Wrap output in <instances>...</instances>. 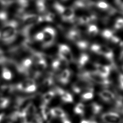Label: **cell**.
<instances>
[{
  "instance_id": "1",
  "label": "cell",
  "mask_w": 123,
  "mask_h": 123,
  "mask_svg": "<svg viewBox=\"0 0 123 123\" xmlns=\"http://www.w3.org/2000/svg\"><path fill=\"white\" fill-rule=\"evenodd\" d=\"M78 76L79 79L87 80L92 83L99 84L104 86L108 87L112 84L111 80L108 79V78L103 77L95 71L82 72Z\"/></svg>"
},
{
  "instance_id": "34",
  "label": "cell",
  "mask_w": 123,
  "mask_h": 123,
  "mask_svg": "<svg viewBox=\"0 0 123 123\" xmlns=\"http://www.w3.org/2000/svg\"><path fill=\"white\" fill-rule=\"evenodd\" d=\"M80 123H98L96 121L93 119H83L81 121Z\"/></svg>"
},
{
  "instance_id": "30",
  "label": "cell",
  "mask_w": 123,
  "mask_h": 123,
  "mask_svg": "<svg viewBox=\"0 0 123 123\" xmlns=\"http://www.w3.org/2000/svg\"><path fill=\"white\" fill-rule=\"evenodd\" d=\"M91 18L86 15H83L79 18V23L81 24H88L90 22Z\"/></svg>"
},
{
  "instance_id": "5",
  "label": "cell",
  "mask_w": 123,
  "mask_h": 123,
  "mask_svg": "<svg viewBox=\"0 0 123 123\" xmlns=\"http://www.w3.org/2000/svg\"><path fill=\"white\" fill-rule=\"evenodd\" d=\"M54 7L56 11L60 15L65 21H71L74 17V10L72 8L66 7L61 4L56 2L54 4Z\"/></svg>"
},
{
  "instance_id": "16",
  "label": "cell",
  "mask_w": 123,
  "mask_h": 123,
  "mask_svg": "<svg viewBox=\"0 0 123 123\" xmlns=\"http://www.w3.org/2000/svg\"><path fill=\"white\" fill-rule=\"evenodd\" d=\"M50 113L53 118H60L62 119L63 118H67V115L65 111L60 107H54L50 109Z\"/></svg>"
},
{
  "instance_id": "9",
  "label": "cell",
  "mask_w": 123,
  "mask_h": 123,
  "mask_svg": "<svg viewBox=\"0 0 123 123\" xmlns=\"http://www.w3.org/2000/svg\"><path fill=\"white\" fill-rule=\"evenodd\" d=\"M92 87V83L87 80L79 79L72 85V90L75 94H80L89 87Z\"/></svg>"
},
{
  "instance_id": "26",
  "label": "cell",
  "mask_w": 123,
  "mask_h": 123,
  "mask_svg": "<svg viewBox=\"0 0 123 123\" xmlns=\"http://www.w3.org/2000/svg\"><path fill=\"white\" fill-rule=\"evenodd\" d=\"M37 7L39 12H43L46 9V5L44 0H37Z\"/></svg>"
},
{
  "instance_id": "7",
  "label": "cell",
  "mask_w": 123,
  "mask_h": 123,
  "mask_svg": "<svg viewBox=\"0 0 123 123\" xmlns=\"http://www.w3.org/2000/svg\"><path fill=\"white\" fill-rule=\"evenodd\" d=\"M58 57L65 61L68 64L74 61L71 49L68 46L65 44H59L58 48Z\"/></svg>"
},
{
  "instance_id": "4",
  "label": "cell",
  "mask_w": 123,
  "mask_h": 123,
  "mask_svg": "<svg viewBox=\"0 0 123 123\" xmlns=\"http://www.w3.org/2000/svg\"><path fill=\"white\" fill-rule=\"evenodd\" d=\"M67 37L76 44L81 50H86L88 47V43L82 39L81 35L77 31H71L67 34Z\"/></svg>"
},
{
  "instance_id": "18",
  "label": "cell",
  "mask_w": 123,
  "mask_h": 123,
  "mask_svg": "<svg viewBox=\"0 0 123 123\" xmlns=\"http://www.w3.org/2000/svg\"><path fill=\"white\" fill-rule=\"evenodd\" d=\"M90 61V56L86 53H82L78 58L77 62L78 68L82 69Z\"/></svg>"
},
{
  "instance_id": "39",
  "label": "cell",
  "mask_w": 123,
  "mask_h": 123,
  "mask_svg": "<svg viewBox=\"0 0 123 123\" xmlns=\"http://www.w3.org/2000/svg\"><path fill=\"white\" fill-rule=\"evenodd\" d=\"M63 1H66V0H63Z\"/></svg>"
},
{
  "instance_id": "23",
  "label": "cell",
  "mask_w": 123,
  "mask_h": 123,
  "mask_svg": "<svg viewBox=\"0 0 123 123\" xmlns=\"http://www.w3.org/2000/svg\"><path fill=\"white\" fill-rule=\"evenodd\" d=\"M1 76L6 80H10L12 78V73L9 68L4 67L2 69Z\"/></svg>"
},
{
  "instance_id": "33",
  "label": "cell",
  "mask_w": 123,
  "mask_h": 123,
  "mask_svg": "<svg viewBox=\"0 0 123 123\" xmlns=\"http://www.w3.org/2000/svg\"><path fill=\"white\" fill-rule=\"evenodd\" d=\"M18 3L22 7H26L28 6V2L30 0H18Z\"/></svg>"
},
{
  "instance_id": "12",
  "label": "cell",
  "mask_w": 123,
  "mask_h": 123,
  "mask_svg": "<svg viewBox=\"0 0 123 123\" xmlns=\"http://www.w3.org/2000/svg\"><path fill=\"white\" fill-rule=\"evenodd\" d=\"M55 92L56 94H58L63 102L66 103H72L73 102V97L71 93L67 92L63 89L60 87H56L55 88Z\"/></svg>"
},
{
  "instance_id": "37",
  "label": "cell",
  "mask_w": 123,
  "mask_h": 123,
  "mask_svg": "<svg viewBox=\"0 0 123 123\" xmlns=\"http://www.w3.org/2000/svg\"><path fill=\"white\" fill-rule=\"evenodd\" d=\"M119 59L121 61L123 62V50L120 52V55H119Z\"/></svg>"
},
{
  "instance_id": "28",
  "label": "cell",
  "mask_w": 123,
  "mask_h": 123,
  "mask_svg": "<svg viewBox=\"0 0 123 123\" xmlns=\"http://www.w3.org/2000/svg\"><path fill=\"white\" fill-rule=\"evenodd\" d=\"M55 18V15L54 14L52 13V12H48L47 13L44 17H43V20H46V21H48V22H52L53 21Z\"/></svg>"
},
{
  "instance_id": "2",
  "label": "cell",
  "mask_w": 123,
  "mask_h": 123,
  "mask_svg": "<svg viewBox=\"0 0 123 123\" xmlns=\"http://www.w3.org/2000/svg\"><path fill=\"white\" fill-rule=\"evenodd\" d=\"M17 23L12 21L7 23L2 29L0 33V38L5 43H11L15 39L17 35Z\"/></svg>"
},
{
  "instance_id": "11",
  "label": "cell",
  "mask_w": 123,
  "mask_h": 123,
  "mask_svg": "<svg viewBox=\"0 0 123 123\" xmlns=\"http://www.w3.org/2000/svg\"><path fill=\"white\" fill-rule=\"evenodd\" d=\"M104 123H119L120 120V114L117 112H108L103 113L101 117Z\"/></svg>"
},
{
  "instance_id": "19",
  "label": "cell",
  "mask_w": 123,
  "mask_h": 123,
  "mask_svg": "<svg viewBox=\"0 0 123 123\" xmlns=\"http://www.w3.org/2000/svg\"><path fill=\"white\" fill-rule=\"evenodd\" d=\"M94 97V88L92 87L86 89L82 92L81 95V99L83 101H88L92 99Z\"/></svg>"
},
{
  "instance_id": "21",
  "label": "cell",
  "mask_w": 123,
  "mask_h": 123,
  "mask_svg": "<svg viewBox=\"0 0 123 123\" xmlns=\"http://www.w3.org/2000/svg\"><path fill=\"white\" fill-rule=\"evenodd\" d=\"M90 107L92 114L94 116L98 115V114L101 113V112H102L103 110V107L102 106V105L95 102L91 103L90 105Z\"/></svg>"
},
{
  "instance_id": "35",
  "label": "cell",
  "mask_w": 123,
  "mask_h": 123,
  "mask_svg": "<svg viewBox=\"0 0 123 123\" xmlns=\"http://www.w3.org/2000/svg\"><path fill=\"white\" fill-rule=\"evenodd\" d=\"M117 3L123 9V0H116Z\"/></svg>"
},
{
  "instance_id": "13",
  "label": "cell",
  "mask_w": 123,
  "mask_h": 123,
  "mask_svg": "<svg viewBox=\"0 0 123 123\" xmlns=\"http://www.w3.org/2000/svg\"><path fill=\"white\" fill-rule=\"evenodd\" d=\"M94 67L95 71L104 77L108 78L111 73V67L110 66L104 65L99 63H94Z\"/></svg>"
},
{
  "instance_id": "38",
  "label": "cell",
  "mask_w": 123,
  "mask_h": 123,
  "mask_svg": "<svg viewBox=\"0 0 123 123\" xmlns=\"http://www.w3.org/2000/svg\"><path fill=\"white\" fill-rule=\"evenodd\" d=\"M120 44H121V45H122V46H123V42H122V43H121Z\"/></svg>"
},
{
  "instance_id": "36",
  "label": "cell",
  "mask_w": 123,
  "mask_h": 123,
  "mask_svg": "<svg viewBox=\"0 0 123 123\" xmlns=\"http://www.w3.org/2000/svg\"><path fill=\"white\" fill-rule=\"evenodd\" d=\"M61 120H62V123H72L71 122V121L69 119H68L67 117L63 118Z\"/></svg>"
},
{
  "instance_id": "8",
  "label": "cell",
  "mask_w": 123,
  "mask_h": 123,
  "mask_svg": "<svg viewBox=\"0 0 123 123\" xmlns=\"http://www.w3.org/2000/svg\"><path fill=\"white\" fill-rule=\"evenodd\" d=\"M16 88L18 91L25 93H33L37 90V85L35 80L29 79L18 83L16 86Z\"/></svg>"
},
{
  "instance_id": "6",
  "label": "cell",
  "mask_w": 123,
  "mask_h": 123,
  "mask_svg": "<svg viewBox=\"0 0 123 123\" xmlns=\"http://www.w3.org/2000/svg\"><path fill=\"white\" fill-rule=\"evenodd\" d=\"M44 38L42 42V47L46 48L51 47L54 43L56 36V31L52 27H47L43 31Z\"/></svg>"
},
{
  "instance_id": "31",
  "label": "cell",
  "mask_w": 123,
  "mask_h": 123,
  "mask_svg": "<svg viewBox=\"0 0 123 123\" xmlns=\"http://www.w3.org/2000/svg\"><path fill=\"white\" fill-rule=\"evenodd\" d=\"M34 38L36 41H40L42 42L44 38V33L43 32V31L37 33V34L35 35Z\"/></svg>"
},
{
  "instance_id": "17",
  "label": "cell",
  "mask_w": 123,
  "mask_h": 123,
  "mask_svg": "<svg viewBox=\"0 0 123 123\" xmlns=\"http://www.w3.org/2000/svg\"><path fill=\"white\" fill-rule=\"evenodd\" d=\"M47 105L42 104V105L41 106V113L42 116V118L46 122H50L52 119V116L50 113V109L48 108L47 106Z\"/></svg>"
},
{
  "instance_id": "10",
  "label": "cell",
  "mask_w": 123,
  "mask_h": 123,
  "mask_svg": "<svg viewBox=\"0 0 123 123\" xmlns=\"http://www.w3.org/2000/svg\"><path fill=\"white\" fill-rule=\"evenodd\" d=\"M43 21V17L37 15L35 14H28L26 15L23 19V23L26 28L32 27L37 23Z\"/></svg>"
},
{
  "instance_id": "22",
  "label": "cell",
  "mask_w": 123,
  "mask_h": 123,
  "mask_svg": "<svg viewBox=\"0 0 123 123\" xmlns=\"http://www.w3.org/2000/svg\"><path fill=\"white\" fill-rule=\"evenodd\" d=\"M73 111L75 114L79 116H83L85 112V106L82 103H78L74 108Z\"/></svg>"
},
{
  "instance_id": "40",
  "label": "cell",
  "mask_w": 123,
  "mask_h": 123,
  "mask_svg": "<svg viewBox=\"0 0 123 123\" xmlns=\"http://www.w3.org/2000/svg\"></svg>"
},
{
  "instance_id": "25",
  "label": "cell",
  "mask_w": 123,
  "mask_h": 123,
  "mask_svg": "<svg viewBox=\"0 0 123 123\" xmlns=\"http://www.w3.org/2000/svg\"><path fill=\"white\" fill-rule=\"evenodd\" d=\"M88 34L91 37H94L98 33V28L94 25H90L88 28Z\"/></svg>"
},
{
  "instance_id": "14",
  "label": "cell",
  "mask_w": 123,
  "mask_h": 123,
  "mask_svg": "<svg viewBox=\"0 0 123 123\" xmlns=\"http://www.w3.org/2000/svg\"><path fill=\"white\" fill-rule=\"evenodd\" d=\"M98 95L103 101L106 103H111L116 100V95L111 91L107 90H103L99 92Z\"/></svg>"
},
{
  "instance_id": "3",
  "label": "cell",
  "mask_w": 123,
  "mask_h": 123,
  "mask_svg": "<svg viewBox=\"0 0 123 123\" xmlns=\"http://www.w3.org/2000/svg\"><path fill=\"white\" fill-rule=\"evenodd\" d=\"M90 49L92 52L94 53L100 55L108 60L111 61L112 64L114 66V54L113 52L109 47L105 45H100L98 44H93L91 46Z\"/></svg>"
},
{
  "instance_id": "20",
  "label": "cell",
  "mask_w": 123,
  "mask_h": 123,
  "mask_svg": "<svg viewBox=\"0 0 123 123\" xmlns=\"http://www.w3.org/2000/svg\"><path fill=\"white\" fill-rule=\"evenodd\" d=\"M56 95V93L54 90L49 91L48 92L42 95V100L43 104L47 105L51 101L54 97Z\"/></svg>"
},
{
  "instance_id": "15",
  "label": "cell",
  "mask_w": 123,
  "mask_h": 123,
  "mask_svg": "<svg viewBox=\"0 0 123 123\" xmlns=\"http://www.w3.org/2000/svg\"><path fill=\"white\" fill-rule=\"evenodd\" d=\"M71 77V72L69 69L65 68L61 71L58 75V80L59 82L63 85H66L69 82Z\"/></svg>"
},
{
  "instance_id": "32",
  "label": "cell",
  "mask_w": 123,
  "mask_h": 123,
  "mask_svg": "<svg viewBox=\"0 0 123 123\" xmlns=\"http://www.w3.org/2000/svg\"><path fill=\"white\" fill-rule=\"evenodd\" d=\"M119 87L123 90V74L122 73H120L119 75Z\"/></svg>"
},
{
  "instance_id": "24",
  "label": "cell",
  "mask_w": 123,
  "mask_h": 123,
  "mask_svg": "<svg viewBox=\"0 0 123 123\" xmlns=\"http://www.w3.org/2000/svg\"><path fill=\"white\" fill-rule=\"evenodd\" d=\"M97 7L100 8L101 10H106V11L109 12L110 13L114 12V9L111 6H110L108 4L104 1H99L97 4Z\"/></svg>"
},
{
  "instance_id": "27",
  "label": "cell",
  "mask_w": 123,
  "mask_h": 123,
  "mask_svg": "<svg viewBox=\"0 0 123 123\" xmlns=\"http://www.w3.org/2000/svg\"><path fill=\"white\" fill-rule=\"evenodd\" d=\"M101 34H102V36L105 39L110 40V41L114 36L113 31L109 30V29H105V30L103 31Z\"/></svg>"
},
{
  "instance_id": "29",
  "label": "cell",
  "mask_w": 123,
  "mask_h": 123,
  "mask_svg": "<svg viewBox=\"0 0 123 123\" xmlns=\"http://www.w3.org/2000/svg\"><path fill=\"white\" fill-rule=\"evenodd\" d=\"M114 28L116 29H123V18H119L116 20L114 24Z\"/></svg>"
}]
</instances>
